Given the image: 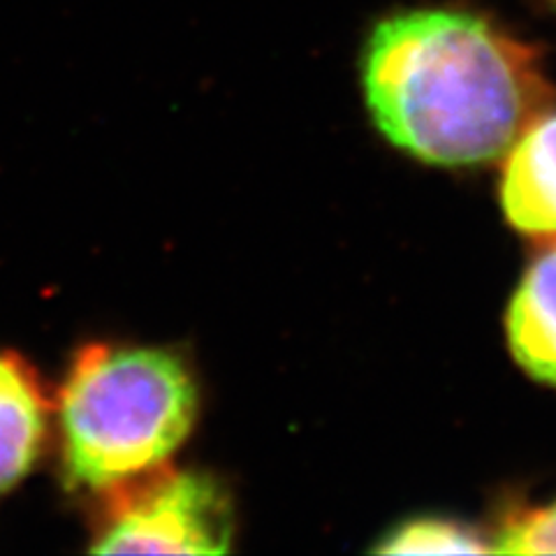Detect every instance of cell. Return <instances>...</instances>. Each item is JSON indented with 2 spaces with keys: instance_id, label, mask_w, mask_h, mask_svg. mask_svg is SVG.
Returning a JSON list of instances; mask_svg holds the SVG:
<instances>
[{
  "instance_id": "obj_9",
  "label": "cell",
  "mask_w": 556,
  "mask_h": 556,
  "mask_svg": "<svg viewBox=\"0 0 556 556\" xmlns=\"http://www.w3.org/2000/svg\"><path fill=\"white\" fill-rule=\"evenodd\" d=\"M552 3H554V5H556V0H552Z\"/></svg>"
},
{
  "instance_id": "obj_6",
  "label": "cell",
  "mask_w": 556,
  "mask_h": 556,
  "mask_svg": "<svg viewBox=\"0 0 556 556\" xmlns=\"http://www.w3.org/2000/svg\"><path fill=\"white\" fill-rule=\"evenodd\" d=\"M47 396L20 355H0V492L35 462L47 425Z\"/></svg>"
},
{
  "instance_id": "obj_5",
  "label": "cell",
  "mask_w": 556,
  "mask_h": 556,
  "mask_svg": "<svg viewBox=\"0 0 556 556\" xmlns=\"http://www.w3.org/2000/svg\"><path fill=\"white\" fill-rule=\"evenodd\" d=\"M506 325L519 367L556 388V241L521 278Z\"/></svg>"
},
{
  "instance_id": "obj_8",
  "label": "cell",
  "mask_w": 556,
  "mask_h": 556,
  "mask_svg": "<svg viewBox=\"0 0 556 556\" xmlns=\"http://www.w3.org/2000/svg\"><path fill=\"white\" fill-rule=\"evenodd\" d=\"M490 549L503 554H556V501L545 508L510 517Z\"/></svg>"
},
{
  "instance_id": "obj_1",
  "label": "cell",
  "mask_w": 556,
  "mask_h": 556,
  "mask_svg": "<svg viewBox=\"0 0 556 556\" xmlns=\"http://www.w3.org/2000/svg\"><path fill=\"white\" fill-rule=\"evenodd\" d=\"M364 91L390 142L437 165L501 159L549 100L529 45L480 14L443 8L374 28Z\"/></svg>"
},
{
  "instance_id": "obj_4",
  "label": "cell",
  "mask_w": 556,
  "mask_h": 556,
  "mask_svg": "<svg viewBox=\"0 0 556 556\" xmlns=\"http://www.w3.org/2000/svg\"><path fill=\"white\" fill-rule=\"evenodd\" d=\"M501 202L519 232L556 241V110L538 116L508 151Z\"/></svg>"
},
{
  "instance_id": "obj_2",
  "label": "cell",
  "mask_w": 556,
  "mask_h": 556,
  "mask_svg": "<svg viewBox=\"0 0 556 556\" xmlns=\"http://www.w3.org/2000/svg\"><path fill=\"white\" fill-rule=\"evenodd\" d=\"M198 396L179 357L89 345L59 396L70 482L110 490L163 464L195 420Z\"/></svg>"
},
{
  "instance_id": "obj_7",
  "label": "cell",
  "mask_w": 556,
  "mask_h": 556,
  "mask_svg": "<svg viewBox=\"0 0 556 556\" xmlns=\"http://www.w3.org/2000/svg\"><path fill=\"white\" fill-rule=\"evenodd\" d=\"M490 547L473 531L443 519L413 521L376 547L382 554H476Z\"/></svg>"
},
{
  "instance_id": "obj_3",
  "label": "cell",
  "mask_w": 556,
  "mask_h": 556,
  "mask_svg": "<svg viewBox=\"0 0 556 556\" xmlns=\"http://www.w3.org/2000/svg\"><path fill=\"white\" fill-rule=\"evenodd\" d=\"M98 554H220L232 515L220 486L198 473L153 466L110 486Z\"/></svg>"
}]
</instances>
